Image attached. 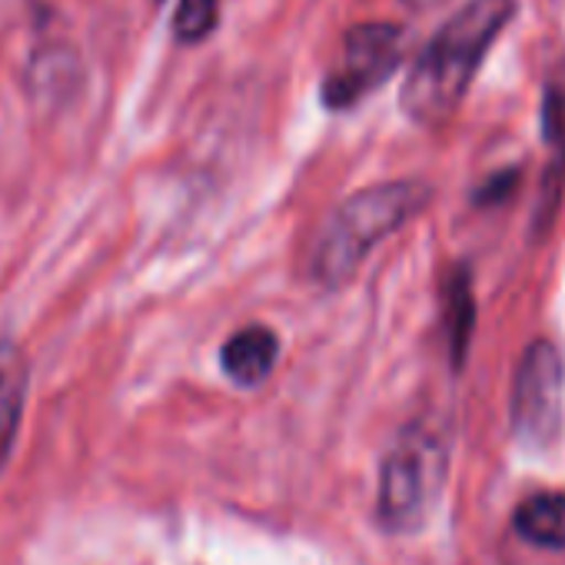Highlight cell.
Here are the masks:
<instances>
[{
	"label": "cell",
	"mask_w": 565,
	"mask_h": 565,
	"mask_svg": "<svg viewBox=\"0 0 565 565\" xmlns=\"http://www.w3.org/2000/svg\"><path fill=\"white\" fill-rule=\"evenodd\" d=\"M515 18V0H469L423 47L406 74L399 107L419 127H443L466 100L489 47Z\"/></svg>",
	"instance_id": "6da1fadb"
},
{
	"label": "cell",
	"mask_w": 565,
	"mask_h": 565,
	"mask_svg": "<svg viewBox=\"0 0 565 565\" xmlns=\"http://www.w3.org/2000/svg\"><path fill=\"white\" fill-rule=\"evenodd\" d=\"M429 200L433 190L423 180H393L353 193L333 213L330 226L317 243L313 276L330 290L343 287L360 269V263L376 249V243H383L386 236L403 230L413 216H419Z\"/></svg>",
	"instance_id": "7a4b0ae2"
},
{
	"label": "cell",
	"mask_w": 565,
	"mask_h": 565,
	"mask_svg": "<svg viewBox=\"0 0 565 565\" xmlns=\"http://www.w3.org/2000/svg\"><path fill=\"white\" fill-rule=\"evenodd\" d=\"M446 443L426 429L409 426L390 449L380 476V519L393 532L419 529L446 482Z\"/></svg>",
	"instance_id": "3957f363"
},
{
	"label": "cell",
	"mask_w": 565,
	"mask_h": 565,
	"mask_svg": "<svg viewBox=\"0 0 565 565\" xmlns=\"http://www.w3.org/2000/svg\"><path fill=\"white\" fill-rule=\"evenodd\" d=\"M406 57V34L399 24H356L347 31L333 67L323 77V104L350 110L380 90Z\"/></svg>",
	"instance_id": "277c9868"
},
{
	"label": "cell",
	"mask_w": 565,
	"mask_h": 565,
	"mask_svg": "<svg viewBox=\"0 0 565 565\" xmlns=\"http://www.w3.org/2000/svg\"><path fill=\"white\" fill-rule=\"evenodd\" d=\"M565 413V360L555 343L535 340L512 380V433L529 449H545L555 443Z\"/></svg>",
	"instance_id": "5b68a950"
},
{
	"label": "cell",
	"mask_w": 565,
	"mask_h": 565,
	"mask_svg": "<svg viewBox=\"0 0 565 565\" xmlns=\"http://www.w3.org/2000/svg\"><path fill=\"white\" fill-rule=\"evenodd\" d=\"M279 356V340L266 327H243L236 330L223 350H220V366L236 386H259Z\"/></svg>",
	"instance_id": "8992f818"
},
{
	"label": "cell",
	"mask_w": 565,
	"mask_h": 565,
	"mask_svg": "<svg viewBox=\"0 0 565 565\" xmlns=\"http://www.w3.org/2000/svg\"><path fill=\"white\" fill-rule=\"evenodd\" d=\"M28 396V360L18 343L0 340V466L8 462L21 429Z\"/></svg>",
	"instance_id": "52a82bcc"
},
{
	"label": "cell",
	"mask_w": 565,
	"mask_h": 565,
	"mask_svg": "<svg viewBox=\"0 0 565 565\" xmlns=\"http://www.w3.org/2000/svg\"><path fill=\"white\" fill-rule=\"evenodd\" d=\"M515 532L539 548H565V492H535L515 515Z\"/></svg>",
	"instance_id": "ba28073f"
},
{
	"label": "cell",
	"mask_w": 565,
	"mask_h": 565,
	"mask_svg": "<svg viewBox=\"0 0 565 565\" xmlns=\"http://www.w3.org/2000/svg\"><path fill=\"white\" fill-rule=\"evenodd\" d=\"M542 134H545V147H552V177H545V183H542L539 226H545V220H552L558 193H562L558 186H562V177H565V94L558 87H545Z\"/></svg>",
	"instance_id": "9c48e42d"
},
{
	"label": "cell",
	"mask_w": 565,
	"mask_h": 565,
	"mask_svg": "<svg viewBox=\"0 0 565 565\" xmlns=\"http://www.w3.org/2000/svg\"><path fill=\"white\" fill-rule=\"evenodd\" d=\"M446 307H443V320H446V337H449V353H452V366H462L469 340H472V323H476V297H472V273L466 266H456L446 276L443 287Z\"/></svg>",
	"instance_id": "30bf717a"
},
{
	"label": "cell",
	"mask_w": 565,
	"mask_h": 565,
	"mask_svg": "<svg viewBox=\"0 0 565 565\" xmlns=\"http://www.w3.org/2000/svg\"><path fill=\"white\" fill-rule=\"evenodd\" d=\"M220 24V0H180L173 14V38L180 44L206 41Z\"/></svg>",
	"instance_id": "8fae6325"
},
{
	"label": "cell",
	"mask_w": 565,
	"mask_h": 565,
	"mask_svg": "<svg viewBox=\"0 0 565 565\" xmlns=\"http://www.w3.org/2000/svg\"><path fill=\"white\" fill-rule=\"evenodd\" d=\"M74 77H77V61L74 54H61V51L38 54L31 71V84L38 94H57L61 87H71Z\"/></svg>",
	"instance_id": "7c38bea8"
},
{
	"label": "cell",
	"mask_w": 565,
	"mask_h": 565,
	"mask_svg": "<svg viewBox=\"0 0 565 565\" xmlns=\"http://www.w3.org/2000/svg\"><path fill=\"white\" fill-rule=\"evenodd\" d=\"M515 180H519V170H502V173L489 177V180L479 186V193H476V203H482V206H492V203L505 200V196L512 193Z\"/></svg>",
	"instance_id": "4fadbf2b"
},
{
	"label": "cell",
	"mask_w": 565,
	"mask_h": 565,
	"mask_svg": "<svg viewBox=\"0 0 565 565\" xmlns=\"http://www.w3.org/2000/svg\"><path fill=\"white\" fill-rule=\"evenodd\" d=\"M406 4H409L413 11H429V8H439L443 0H406Z\"/></svg>",
	"instance_id": "5bb4252c"
}]
</instances>
